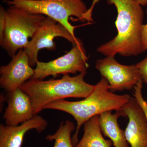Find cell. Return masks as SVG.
<instances>
[{
    "label": "cell",
    "instance_id": "cell-1",
    "mask_svg": "<svg viewBox=\"0 0 147 147\" xmlns=\"http://www.w3.org/2000/svg\"><path fill=\"white\" fill-rule=\"evenodd\" d=\"M117 11L115 24L117 34L113 39L99 46L98 53L106 57L137 56L145 50L142 41L144 11L135 0H106Z\"/></svg>",
    "mask_w": 147,
    "mask_h": 147
},
{
    "label": "cell",
    "instance_id": "cell-2",
    "mask_svg": "<svg viewBox=\"0 0 147 147\" xmlns=\"http://www.w3.org/2000/svg\"><path fill=\"white\" fill-rule=\"evenodd\" d=\"M131 96L129 94L118 95L110 90L109 83L101 77L95 85L94 90L84 100L69 101L61 99L48 103L44 109L60 110L71 115L77 123L76 130L72 138L74 147L79 143L78 134L82 125L95 116L108 111H119L129 101Z\"/></svg>",
    "mask_w": 147,
    "mask_h": 147
},
{
    "label": "cell",
    "instance_id": "cell-3",
    "mask_svg": "<svg viewBox=\"0 0 147 147\" xmlns=\"http://www.w3.org/2000/svg\"><path fill=\"white\" fill-rule=\"evenodd\" d=\"M87 71L74 76L63 75L60 79L43 81L29 79L20 87L30 96L34 113L37 115L48 103L68 98H85L94 90L95 85L84 80Z\"/></svg>",
    "mask_w": 147,
    "mask_h": 147
},
{
    "label": "cell",
    "instance_id": "cell-4",
    "mask_svg": "<svg viewBox=\"0 0 147 147\" xmlns=\"http://www.w3.org/2000/svg\"><path fill=\"white\" fill-rule=\"evenodd\" d=\"M46 16L33 14L15 7L6 10V29L0 45L11 57L28 45Z\"/></svg>",
    "mask_w": 147,
    "mask_h": 147
},
{
    "label": "cell",
    "instance_id": "cell-5",
    "mask_svg": "<svg viewBox=\"0 0 147 147\" xmlns=\"http://www.w3.org/2000/svg\"><path fill=\"white\" fill-rule=\"evenodd\" d=\"M9 6L15 7L33 14L50 17L65 27L74 37V26L69 22L71 16L83 21L88 11L84 0H5Z\"/></svg>",
    "mask_w": 147,
    "mask_h": 147
},
{
    "label": "cell",
    "instance_id": "cell-6",
    "mask_svg": "<svg viewBox=\"0 0 147 147\" xmlns=\"http://www.w3.org/2000/svg\"><path fill=\"white\" fill-rule=\"evenodd\" d=\"M88 58L82 42L73 45L72 49L63 56L47 62L38 61L32 78L43 80L52 76L61 74H75L87 71L89 67Z\"/></svg>",
    "mask_w": 147,
    "mask_h": 147
},
{
    "label": "cell",
    "instance_id": "cell-7",
    "mask_svg": "<svg viewBox=\"0 0 147 147\" xmlns=\"http://www.w3.org/2000/svg\"><path fill=\"white\" fill-rule=\"evenodd\" d=\"M60 37L66 39L73 45L82 43L81 40L74 37L65 27L57 21L46 16L42 24L30 40L28 45L24 49L28 57L30 65H36L38 53L40 50H56L54 40Z\"/></svg>",
    "mask_w": 147,
    "mask_h": 147
},
{
    "label": "cell",
    "instance_id": "cell-8",
    "mask_svg": "<svg viewBox=\"0 0 147 147\" xmlns=\"http://www.w3.org/2000/svg\"><path fill=\"white\" fill-rule=\"evenodd\" d=\"M95 67L101 77L108 81L109 90L112 92L131 90L142 79L136 65L121 64L115 57H107L98 60Z\"/></svg>",
    "mask_w": 147,
    "mask_h": 147
},
{
    "label": "cell",
    "instance_id": "cell-9",
    "mask_svg": "<svg viewBox=\"0 0 147 147\" xmlns=\"http://www.w3.org/2000/svg\"><path fill=\"white\" fill-rule=\"evenodd\" d=\"M34 74L27 54L21 49L8 64L0 68V85L7 92L12 91L32 79Z\"/></svg>",
    "mask_w": 147,
    "mask_h": 147
},
{
    "label": "cell",
    "instance_id": "cell-10",
    "mask_svg": "<svg viewBox=\"0 0 147 147\" xmlns=\"http://www.w3.org/2000/svg\"><path fill=\"white\" fill-rule=\"evenodd\" d=\"M123 117H127L128 124L125 130V138L131 147H147V122L134 97L123 107Z\"/></svg>",
    "mask_w": 147,
    "mask_h": 147
},
{
    "label": "cell",
    "instance_id": "cell-11",
    "mask_svg": "<svg viewBox=\"0 0 147 147\" xmlns=\"http://www.w3.org/2000/svg\"><path fill=\"white\" fill-rule=\"evenodd\" d=\"M6 108L3 119L6 125L16 126L30 120L35 115L30 96L20 88L7 92Z\"/></svg>",
    "mask_w": 147,
    "mask_h": 147
},
{
    "label": "cell",
    "instance_id": "cell-12",
    "mask_svg": "<svg viewBox=\"0 0 147 147\" xmlns=\"http://www.w3.org/2000/svg\"><path fill=\"white\" fill-rule=\"evenodd\" d=\"M47 125V121L37 115L30 120L16 126L1 124L0 147H21L24 136L28 131L35 129L37 132H41Z\"/></svg>",
    "mask_w": 147,
    "mask_h": 147
},
{
    "label": "cell",
    "instance_id": "cell-13",
    "mask_svg": "<svg viewBox=\"0 0 147 147\" xmlns=\"http://www.w3.org/2000/svg\"><path fill=\"white\" fill-rule=\"evenodd\" d=\"M120 117H123L121 110L113 114L112 111L102 113L99 115V125L102 134L110 139L115 147H129L124 131L121 129L118 123Z\"/></svg>",
    "mask_w": 147,
    "mask_h": 147
},
{
    "label": "cell",
    "instance_id": "cell-14",
    "mask_svg": "<svg viewBox=\"0 0 147 147\" xmlns=\"http://www.w3.org/2000/svg\"><path fill=\"white\" fill-rule=\"evenodd\" d=\"M99 115L93 117L84 124V133L75 147H111V140L102 136L99 123Z\"/></svg>",
    "mask_w": 147,
    "mask_h": 147
},
{
    "label": "cell",
    "instance_id": "cell-15",
    "mask_svg": "<svg viewBox=\"0 0 147 147\" xmlns=\"http://www.w3.org/2000/svg\"><path fill=\"white\" fill-rule=\"evenodd\" d=\"M75 129V125L71 121H66L65 123L62 122L55 134L47 135L46 139L50 141L55 140L54 147H75L71 137V133Z\"/></svg>",
    "mask_w": 147,
    "mask_h": 147
},
{
    "label": "cell",
    "instance_id": "cell-16",
    "mask_svg": "<svg viewBox=\"0 0 147 147\" xmlns=\"http://www.w3.org/2000/svg\"><path fill=\"white\" fill-rule=\"evenodd\" d=\"M143 82L142 79L140 80L137 85L134 87L133 96L143 110L147 122V102L144 99L142 95Z\"/></svg>",
    "mask_w": 147,
    "mask_h": 147
},
{
    "label": "cell",
    "instance_id": "cell-17",
    "mask_svg": "<svg viewBox=\"0 0 147 147\" xmlns=\"http://www.w3.org/2000/svg\"><path fill=\"white\" fill-rule=\"evenodd\" d=\"M6 29V9L0 7V42L2 41Z\"/></svg>",
    "mask_w": 147,
    "mask_h": 147
},
{
    "label": "cell",
    "instance_id": "cell-18",
    "mask_svg": "<svg viewBox=\"0 0 147 147\" xmlns=\"http://www.w3.org/2000/svg\"><path fill=\"white\" fill-rule=\"evenodd\" d=\"M136 65L139 69L142 81L147 85V57Z\"/></svg>",
    "mask_w": 147,
    "mask_h": 147
},
{
    "label": "cell",
    "instance_id": "cell-19",
    "mask_svg": "<svg viewBox=\"0 0 147 147\" xmlns=\"http://www.w3.org/2000/svg\"><path fill=\"white\" fill-rule=\"evenodd\" d=\"M99 1V0H94L91 6L89 9H88L86 13L84 14V18L86 21H89V22L93 21V19L92 18V13L93 10V9L94 8L96 4Z\"/></svg>",
    "mask_w": 147,
    "mask_h": 147
},
{
    "label": "cell",
    "instance_id": "cell-20",
    "mask_svg": "<svg viewBox=\"0 0 147 147\" xmlns=\"http://www.w3.org/2000/svg\"><path fill=\"white\" fill-rule=\"evenodd\" d=\"M142 41L145 51L147 50V24L143 25L142 27Z\"/></svg>",
    "mask_w": 147,
    "mask_h": 147
},
{
    "label": "cell",
    "instance_id": "cell-21",
    "mask_svg": "<svg viewBox=\"0 0 147 147\" xmlns=\"http://www.w3.org/2000/svg\"><path fill=\"white\" fill-rule=\"evenodd\" d=\"M135 1L142 6L147 5V0H135Z\"/></svg>",
    "mask_w": 147,
    "mask_h": 147
}]
</instances>
